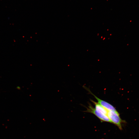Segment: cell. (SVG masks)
Here are the masks:
<instances>
[{
	"label": "cell",
	"instance_id": "cell-1",
	"mask_svg": "<svg viewBox=\"0 0 139 139\" xmlns=\"http://www.w3.org/2000/svg\"><path fill=\"white\" fill-rule=\"evenodd\" d=\"M107 116L111 123L116 125L120 130L122 129V124L126 121L121 118L119 113L116 111H109Z\"/></svg>",
	"mask_w": 139,
	"mask_h": 139
},
{
	"label": "cell",
	"instance_id": "cell-2",
	"mask_svg": "<svg viewBox=\"0 0 139 139\" xmlns=\"http://www.w3.org/2000/svg\"><path fill=\"white\" fill-rule=\"evenodd\" d=\"M86 110L84 111L86 112L92 113L95 115L101 121L111 123L108 116L97 110L90 103L88 107H86Z\"/></svg>",
	"mask_w": 139,
	"mask_h": 139
},
{
	"label": "cell",
	"instance_id": "cell-3",
	"mask_svg": "<svg viewBox=\"0 0 139 139\" xmlns=\"http://www.w3.org/2000/svg\"><path fill=\"white\" fill-rule=\"evenodd\" d=\"M90 93L92 94L94 98L97 99L98 101V102L102 106H103L108 110L109 111H116L117 110L112 105L108 103V102L102 100L95 95L90 91V89L84 87Z\"/></svg>",
	"mask_w": 139,
	"mask_h": 139
},
{
	"label": "cell",
	"instance_id": "cell-4",
	"mask_svg": "<svg viewBox=\"0 0 139 139\" xmlns=\"http://www.w3.org/2000/svg\"><path fill=\"white\" fill-rule=\"evenodd\" d=\"M90 100L94 104L95 106V108L97 110L107 115L108 110L98 102H96L91 99Z\"/></svg>",
	"mask_w": 139,
	"mask_h": 139
}]
</instances>
